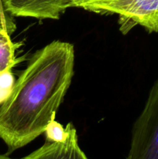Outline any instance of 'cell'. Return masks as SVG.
<instances>
[{"label":"cell","instance_id":"cell-1","mask_svg":"<svg viewBox=\"0 0 158 159\" xmlns=\"http://www.w3.org/2000/svg\"><path fill=\"white\" fill-rule=\"evenodd\" d=\"M74 57L72 43L54 40L30 57L0 107V139L7 155L44 133L71 85Z\"/></svg>","mask_w":158,"mask_h":159},{"label":"cell","instance_id":"cell-2","mask_svg":"<svg viewBox=\"0 0 158 159\" xmlns=\"http://www.w3.org/2000/svg\"><path fill=\"white\" fill-rule=\"evenodd\" d=\"M69 8L102 15L116 14L123 34L135 26L158 33V0H70Z\"/></svg>","mask_w":158,"mask_h":159},{"label":"cell","instance_id":"cell-3","mask_svg":"<svg viewBox=\"0 0 158 159\" xmlns=\"http://www.w3.org/2000/svg\"><path fill=\"white\" fill-rule=\"evenodd\" d=\"M125 159H158V77L133 126Z\"/></svg>","mask_w":158,"mask_h":159},{"label":"cell","instance_id":"cell-4","mask_svg":"<svg viewBox=\"0 0 158 159\" xmlns=\"http://www.w3.org/2000/svg\"><path fill=\"white\" fill-rule=\"evenodd\" d=\"M5 9L13 17L58 20L69 8L70 0H2Z\"/></svg>","mask_w":158,"mask_h":159},{"label":"cell","instance_id":"cell-5","mask_svg":"<svg viewBox=\"0 0 158 159\" xmlns=\"http://www.w3.org/2000/svg\"><path fill=\"white\" fill-rule=\"evenodd\" d=\"M68 137L63 142L46 141L23 159H88L81 148L77 130L72 123L65 127Z\"/></svg>","mask_w":158,"mask_h":159},{"label":"cell","instance_id":"cell-6","mask_svg":"<svg viewBox=\"0 0 158 159\" xmlns=\"http://www.w3.org/2000/svg\"><path fill=\"white\" fill-rule=\"evenodd\" d=\"M10 35L6 30H0V73L12 70L21 60L15 57V50L21 43H13Z\"/></svg>","mask_w":158,"mask_h":159},{"label":"cell","instance_id":"cell-7","mask_svg":"<svg viewBox=\"0 0 158 159\" xmlns=\"http://www.w3.org/2000/svg\"><path fill=\"white\" fill-rule=\"evenodd\" d=\"M56 114L52 116L44 134L46 141L50 142H63L68 137V130L55 120Z\"/></svg>","mask_w":158,"mask_h":159},{"label":"cell","instance_id":"cell-8","mask_svg":"<svg viewBox=\"0 0 158 159\" xmlns=\"http://www.w3.org/2000/svg\"><path fill=\"white\" fill-rule=\"evenodd\" d=\"M15 82V79L12 70L0 73V105L10 96Z\"/></svg>","mask_w":158,"mask_h":159},{"label":"cell","instance_id":"cell-9","mask_svg":"<svg viewBox=\"0 0 158 159\" xmlns=\"http://www.w3.org/2000/svg\"><path fill=\"white\" fill-rule=\"evenodd\" d=\"M16 29L14 18L5 8H0V30H6L12 34Z\"/></svg>","mask_w":158,"mask_h":159},{"label":"cell","instance_id":"cell-10","mask_svg":"<svg viewBox=\"0 0 158 159\" xmlns=\"http://www.w3.org/2000/svg\"><path fill=\"white\" fill-rule=\"evenodd\" d=\"M0 159H23V158H12L9 156V155H1L0 154Z\"/></svg>","mask_w":158,"mask_h":159}]
</instances>
